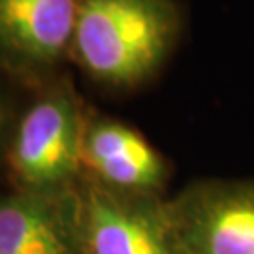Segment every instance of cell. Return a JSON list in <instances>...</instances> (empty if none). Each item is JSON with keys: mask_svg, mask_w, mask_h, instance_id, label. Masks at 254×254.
<instances>
[{"mask_svg": "<svg viewBox=\"0 0 254 254\" xmlns=\"http://www.w3.org/2000/svg\"><path fill=\"white\" fill-rule=\"evenodd\" d=\"M87 254H187L173 200L85 177L79 183Z\"/></svg>", "mask_w": 254, "mask_h": 254, "instance_id": "obj_3", "label": "cell"}, {"mask_svg": "<svg viewBox=\"0 0 254 254\" xmlns=\"http://www.w3.org/2000/svg\"><path fill=\"white\" fill-rule=\"evenodd\" d=\"M83 172L89 179L130 192H160L168 164L137 130L106 117L89 119L83 137Z\"/></svg>", "mask_w": 254, "mask_h": 254, "instance_id": "obj_7", "label": "cell"}, {"mask_svg": "<svg viewBox=\"0 0 254 254\" xmlns=\"http://www.w3.org/2000/svg\"><path fill=\"white\" fill-rule=\"evenodd\" d=\"M4 125H6V108H4V100L0 98V136L4 132Z\"/></svg>", "mask_w": 254, "mask_h": 254, "instance_id": "obj_8", "label": "cell"}, {"mask_svg": "<svg viewBox=\"0 0 254 254\" xmlns=\"http://www.w3.org/2000/svg\"><path fill=\"white\" fill-rule=\"evenodd\" d=\"M81 0H0V70L42 77L72 55Z\"/></svg>", "mask_w": 254, "mask_h": 254, "instance_id": "obj_4", "label": "cell"}, {"mask_svg": "<svg viewBox=\"0 0 254 254\" xmlns=\"http://www.w3.org/2000/svg\"><path fill=\"white\" fill-rule=\"evenodd\" d=\"M187 254H254V181H201L173 198Z\"/></svg>", "mask_w": 254, "mask_h": 254, "instance_id": "obj_5", "label": "cell"}, {"mask_svg": "<svg viewBox=\"0 0 254 254\" xmlns=\"http://www.w3.org/2000/svg\"><path fill=\"white\" fill-rule=\"evenodd\" d=\"M179 28L173 0H81L70 59L96 83L130 89L160 68Z\"/></svg>", "mask_w": 254, "mask_h": 254, "instance_id": "obj_1", "label": "cell"}, {"mask_svg": "<svg viewBox=\"0 0 254 254\" xmlns=\"http://www.w3.org/2000/svg\"><path fill=\"white\" fill-rule=\"evenodd\" d=\"M89 119L68 79L51 83L19 119L9 168L25 190H61L83 173V137Z\"/></svg>", "mask_w": 254, "mask_h": 254, "instance_id": "obj_2", "label": "cell"}, {"mask_svg": "<svg viewBox=\"0 0 254 254\" xmlns=\"http://www.w3.org/2000/svg\"><path fill=\"white\" fill-rule=\"evenodd\" d=\"M0 254H87L79 185L0 198Z\"/></svg>", "mask_w": 254, "mask_h": 254, "instance_id": "obj_6", "label": "cell"}]
</instances>
